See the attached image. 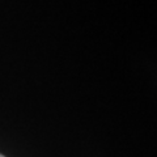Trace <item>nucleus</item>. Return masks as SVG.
<instances>
[{"label":"nucleus","instance_id":"f257e3e1","mask_svg":"<svg viewBox=\"0 0 157 157\" xmlns=\"http://www.w3.org/2000/svg\"><path fill=\"white\" fill-rule=\"evenodd\" d=\"M0 157H4V156H2V155H0Z\"/></svg>","mask_w":157,"mask_h":157}]
</instances>
